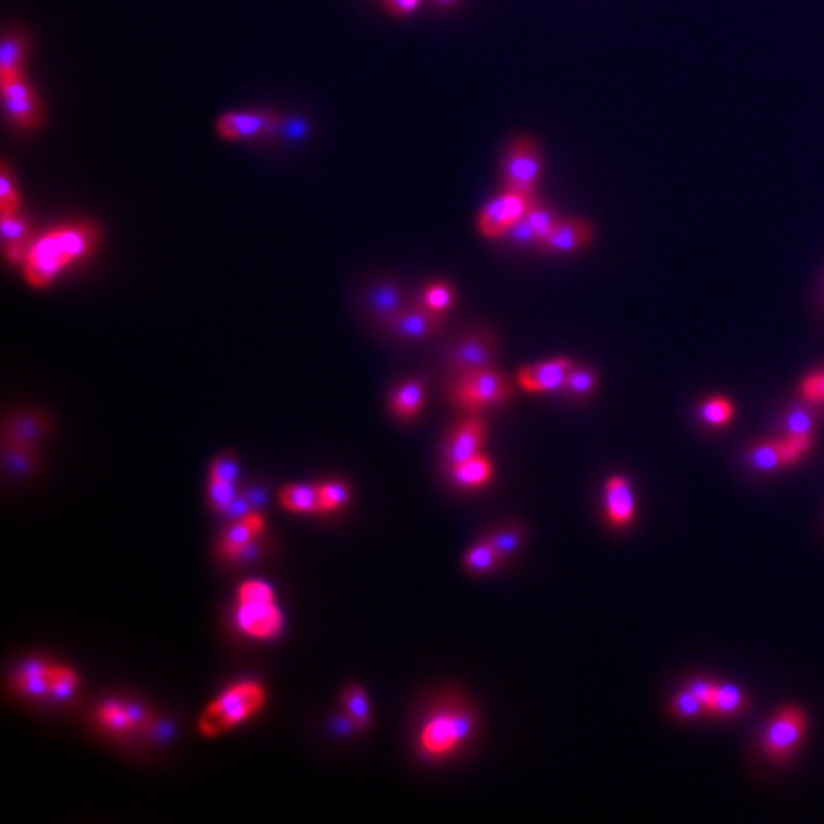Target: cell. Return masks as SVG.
<instances>
[{
  "instance_id": "13",
  "label": "cell",
  "mask_w": 824,
  "mask_h": 824,
  "mask_svg": "<svg viewBox=\"0 0 824 824\" xmlns=\"http://www.w3.org/2000/svg\"><path fill=\"white\" fill-rule=\"evenodd\" d=\"M571 369H573L571 359L557 357V359L542 361V363L521 369L517 372V382L525 392H556L565 386V380Z\"/></svg>"
},
{
  "instance_id": "1",
  "label": "cell",
  "mask_w": 824,
  "mask_h": 824,
  "mask_svg": "<svg viewBox=\"0 0 824 824\" xmlns=\"http://www.w3.org/2000/svg\"><path fill=\"white\" fill-rule=\"evenodd\" d=\"M102 227L83 220L54 227L33 239L21 271L33 289H48L63 271L90 258L102 245Z\"/></svg>"
},
{
  "instance_id": "18",
  "label": "cell",
  "mask_w": 824,
  "mask_h": 824,
  "mask_svg": "<svg viewBox=\"0 0 824 824\" xmlns=\"http://www.w3.org/2000/svg\"><path fill=\"white\" fill-rule=\"evenodd\" d=\"M592 241V227L588 226L584 220L577 218H567V220H557L556 227L552 233L546 237V241L540 248L556 254L573 252L578 248H584Z\"/></svg>"
},
{
  "instance_id": "11",
  "label": "cell",
  "mask_w": 824,
  "mask_h": 824,
  "mask_svg": "<svg viewBox=\"0 0 824 824\" xmlns=\"http://www.w3.org/2000/svg\"><path fill=\"white\" fill-rule=\"evenodd\" d=\"M279 123L271 111H231L216 121V132L226 142H243L269 136Z\"/></svg>"
},
{
  "instance_id": "39",
  "label": "cell",
  "mask_w": 824,
  "mask_h": 824,
  "mask_svg": "<svg viewBox=\"0 0 824 824\" xmlns=\"http://www.w3.org/2000/svg\"><path fill=\"white\" fill-rule=\"evenodd\" d=\"M670 710L674 716L683 718V720H695V718H701L702 714H708L704 704L689 689H685L672 701Z\"/></svg>"
},
{
  "instance_id": "48",
  "label": "cell",
  "mask_w": 824,
  "mask_h": 824,
  "mask_svg": "<svg viewBox=\"0 0 824 824\" xmlns=\"http://www.w3.org/2000/svg\"><path fill=\"white\" fill-rule=\"evenodd\" d=\"M384 2L393 16H409L420 4V0H384Z\"/></svg>"
},
{
  "instance_id": "19",
  "label": "cell",
  "mask_w": 824,
  "mask_h": 824,
  "mask_svg": "<svg viewBox=\"0 0 824 824\" xmlns=\"http://www.w3.org/2000/svg\"><path fill=\"white\" fill-rule=\"evenodd\" d=\"M50 666L42 660H29L18 668L14 676V689L21 697L41 699L50 695Z\"/></svg>"
},
{
  "instance_id": "4",
  "label": "cell",
  "mask_w": 824,
  "mask_h": 824,
  "mask_svg": "<svg viewBox=\"0 0 824 824\" xmlns=\"http://www.w3.org/2000/svg\"><path fill=\"white\" fill-rule=\"evenodd\" d=\"M510 382L500 372L487 367L456 376L453 399L464 411L479 412L487 407L502 405L510 399Z\"/></svg>"
},
{
  "instance_id": "22",
  "label": "cell",
  "mask_w": 824,
  "mask_h": 824,
  "mask_svg": "<svg viewBox=\"0 0 824 824\" xmlns=\"http://www.w3.org/2000/svg\"><path fill=\"white\" fill-rule=\"evenodd\" d=\"M451 477L460 487L479 489L493 479V464L489 458L477 454L474 458L466 460L464 464L451 468Z\"/></svg>"
},
{
  "instance_id": "12",
  "label": "cell",
  "mask_w": 824,
  "mask_h": 824,
  "mask_svg": "<svg viewBox=\"0 0 824 824\" xmlns=\"http://www.w3.org/2000/svg\"><path fill=\"white\" fill-rule=\"evenodd\" d=\"M395 338L403 340H424L430 338L443 327V315L426 308L424 304L405 306L390 321L382 325Z\"/></svg>"
},
{
  "instance_id": "35",
  "label": "cell",
  "mask_w": 824,
  "mask_h": 824,
  "mask_svg": "<svg viewBox=\"0 0 824 824\" xmlns=\"http://www.w3.org/2000/svg\"><path fill=\"white\" fill-rule=\"evenodd\" d=\"M525 218H527V222L533 227L536 239H538V247H540V245L546 241V237L552 233V229L556 227L557 218L554 216V212H552L550 208H546V206L538 205L535 201V203L531 205V208L527 210Z\"/></svg>"
},
{
  "instance_id": "16",
  "label": "cell",
  "mask_w": 824,
  "mask_h": 824,
  "mask_svg": "<svg viewBox=\"0 0 824 824\" xmlns=\"http://www.w3.org/2000/svg\"><path fill=\"white\" fill-rule=\"evenodd\" d=\"M485 439V426L481 420H466L464 424H460L454 430L449 443H447V451H445V460L449 464V468L460 466L466 460L474 458L479 454V447Z\"/></svg>"
},
{
  "instance_id": "34",
  "label": "cell",
  "mask_w": 824,
  "mask_h": 824,
  "mask_svg": "<svg viewBox=\"0 0 824 824\" xmlns=\"http://www.w3.org/2000/svg\"><path fill=\"white\" fill-rule=\"evenodd\" d=\"M454 302V290L449 283L443 281H435L432 285H428L424 292H422V302L426 308L432 309L435 313H445L447 309H451Z\"/></svg>"
},
{
  "instance_id": "25",
  "label": "cell",
  "mask_w": 824,
  "mask_h": 824,
  "mask_svg": "<svg viewBox=\"0 0 824 824\" xmlns=\"http://www.w3.org/2000/svg\"><path fill=\"white\" fill-rule=\"evenodd\" d=\"M2 458H4L6 470L14 474H29L35 468L37 453H35V447H27V445L2 439Z\"/></svg>"
},
{
  "instance_id": "10",
  "label": "cell",
  "mask_w": 824,
  "mask_h": 824,
  "mask_svg": "<svg viewBox=\"0 0 824 824\" xmlns=\"http://www.w3.org/2000/svg\"><path fill=\"white\" fill-rule=\"evenodd\" d=\"M495 336L487 330H474L460 336L449 350V367L454 376L493 367Z\"/></svg>"
},
{
  "instance_id": "31",
  "label": "cell",
  "mask_w": 824,
  "mask_h": 824,
  "mask_svg": "<svg viewBox=\"0 0 824 824\" xmlns=\"http://www.w3.org/2000/svg\"><path fill=\"white\" fill-rule=\"evenodd\" d=\"M20 212V193L16 176L8 163H2L0 168V214Z\"/></svg>"
},
{
  "instance_id": "46",
  "label": "cell",
  "mask_w": 824,
  "mask_h": 824,
  "mask_svg": "<svg viewBox=\"0 0 824 824\" xmlns=\"http://www.w3.org/2000/svg\"><path fill=\"white\" fill-rule=\"evenodd\" d=\"M514 243L517 245H538V239H536L535 231H533V227L531 224L527 222V218L523 216L517 224H515L508 233H506Z\"/></svg>"
},
{
  "instance_id": "29",
  "label": "cell",
  "mask_w": 824,
  "mask_h": 824,
  "mask_svg": "<svg viewBox=\"0 0 824 824\" xmlns=\"http://www.w3.org/2000/svg\"><path fill=\"white\" fill-rule=\"evenodd\" d=\"M498 561H502V559L496 554V550L491 546L489 540H485V542L474 546V548L466 554V557H464L466 569L472 571V573H477V575H483V573L493 571L496 565H498Z\"/></svg>"
},
{
  "instance_id": "9",
  "label": "cell",
  "mask_w": 824,
  "mask_h": 824,
  "mask_svg": "<svg viewBox=\"0 0 824 824\" xmlns=\"http://www.w3.org/2000/svg\"><path fill=\"white\" fill-rule=\"evenodd\" d=\"M237 626L254 639H275L283 626V613L275 603V594L273 596H264V598H247L237 599Z\"/></svg>"
},
{
  "instance_id": "30",
  "label": "cell",
  "mask_w": 824,
  "mask_h": 824,
  "mask_svg": "<svg viewBox=\"0 0 824 824\" xmlns=\"http://www.w3.org/2000/svg\"><path fill=\"white\" fill-rule=\"evenodd\" d=\"M746 708V699L737 685H718L714 714L716 716H737Z\"/></svg>"
},
{
  "instance_id": "40",
  "label": "cell",
  "mask_w": 824,
  "mask_h": 824,
  "mask_svg": "<svg viewBox=\"0 0 824 824\" xmlns=\"http://www.w3.org/2000/svg\"><path fill=\"white\" fill-rule=\"evenodd\" d=\"M815 420L813 414L805 409H792L786 414V430L788 435H798V437H813Z\"/></svg>"
},
{
  "instance_id": "17",
  "label": "cell",
  "mask_w": 824,
  "mask_h": 824,
  "mask_svg": "<svg viewBox=\"0 0 824 824\" xmlns=\"http://www.w3.org/2000/svg\"><path fill=\"white\" fill-rule=\"evenodd\" d=\"M407 306L405 292L399 283L392 279H384L374 283L367 292V311L374 321L386 323L393 315H397L401 309Z\"/></svg>"
},
{
  "instance_id": "38",
  "label": "cell",
  "mask_w": 824,
  "mask_h": 824,
  "mask_svg": "<svg viewBox=\"0 0 824 824\" xmlns=\"http://www.w3.org/2000/svg\"><path fill=\"white\" fill-rule=\"evenodd\" d=\"M596 382H598V376H596V372L592 371V369H586V367L575 369V367H573L571 372H569V376H567V380H565L563 390L571 393V395L584 397V395L592 393V390L596 388Z\"/></svg>"
},
{
  "instance_id": "20",
  "label": "cell",
  "mask_w": 824,
  "mask_h": 824,
  "mask_svg": "<svg viewBox=\"0 0 824 824\" xmlns=\"http://www.w3.org/2000/svg\"><path fill=\"white\" fill-rule=\"evenodd\" d=\"M29 46L20 33H6L0 44V81L25 77Z\"/></svg>"
},
{
  "instance_id": "32",
  "label": "cell",
  "mask_w": 824,
  "mask_h": 824,
  "mask_svg": "<svg viewBox=\"0 0 824 824\" xmlns=\"http://www.w3.org/2000/svg\"><path fill=\"white\" fill-rule=\"evenodd\" d=\"M0 233H2L4 243L33 239L31 237V224L21 212L0 214Z\"/></svg>"
},
{
  "instance_id": "14",
  "label": "cell",
  "mask_w": 824,
  "mask_h": 824,
  "mask_svg": "<svg viewBox=\"0 0 824 824\" xmlns=\"http://www.w3.org/2000/svg\"><path fill=\"white\" fill-rule=\"evenodd\" d=\"M50 430V422L42 412H14L4 418L2 439L35 447L46 437Z\"/></svg>"
},
{
  "instance_id": "47",
  "label": "cell",
  "mask_w": 824,
  "mask_h": 824,
  "mask_svg": "<svg viewBox=\"0 0 824 824\" xmlns=\"http://www.w3.org/2000/svg\"><path fill=\"white\" fill-rule=\"evenodd\" d=\"M31 243H33V239H29V241L4 243V256H6L8 264H12V266H23V262L27 260V254H29V250H31Z\"/></svg>"
},
{
  "instance_id": "5",
  "label": "cell",
  "mask_w": 824,
  "mask_h": 824,
  "mask_svg": "<svg viewBox=\"0 0 824 824\" xmlns=\"http://www.w3.org/2000/svg\"><path fill=\"white\" fill-rule=\"evenodd\" d=\"M542 168L540 149L529 138H517L508 147L502 161V180L510 191L535 197L536 182Z\"/></svg>"
},
{
  "instance_id": "45",
  "label": "cell",
  "mask_w": 824,
  "mask_h": 824,
  "mask_svg": "<svg viewBox=\"0 0 824 824\" xmlns=\"http://www.w3.org/2000/svg\"><path fill=\"white\" fill-rule=\"evenodd\" d=\"M800 390L809 403H824V371L809 374Z\"/></svg>"
},
{
  "instance_id": "37",
  "label": "cell",
  "mask_w": 824,
  "mask_h": 824,
  "mask_svg": "<svg viewBox=\"0 0 824 824\" xmlns=\"http://www.w3.org/2000/svg\"><path fill=\"white\" fill-rule=\"evenodd\" d=\"M701 418L710 426H725L733 418V403L725 397H712L702 405Z\"/></svg>"
},
{
  "instance_id": "8",
  "label": "cell",
  "mask_w": 824,
  "mask_h": 824,
  "mask_svg": "<svg viewBox=\"0 0 824 824\" xmlns=\"http://www.w3.org/2000/svg\"><path fill=\"white\" fill-rule=\"evenodd\" d=\"M2 88V103H4V113L8 121L14 124L18 130L31 132L37 130L44 123V109L41 100L33 86L21 79L12 81H0Z\"/></svg>"
},
{
  "instance_id": "49",
  "label": "cell",
  "mask_w": 824,
  "mask_h": 824,
  "mask_svg": "<svg viewBox=\"0 0 824 824\" xmlns=\"http://www.w3.org/2000/svg\"><path fill=\"white\" fill-rule=\"evenodd\" d=\"M433 2L441 8H451V6H456L460 0H433Z\"/></svg>"
},
{
  "instance_id": "3",
  "label": "cell",
  "mask_w": 824,
  "mask_h": 824,
  "mask_svg": "<svg viewBox=\"0 0 824 824\" xmlns=\"http://www.w3.org/2000/svg\"><path fill=\"white\" fill-rule=\"evenodd\" d=\"M475 731V716L466 708H443L426 721L420 733V750L428 758H445Z\"/></svg>"
},
{
  "instance_id": "7",
  "label": "cell",
  "mask_w": 824,
  "mask_h": 824,
  "mask_svg": "<svg viewBox=\"0 0 824 824\" xmlns=\"http://www.w3.org/2000/svg\"><path fill=\"white\" fill-rule=\"evenodd\" d=\"M533 203L535 197L504 189L481 210L477 220L481 233L491 239L506 235L527 214Z\"/></svg>"
},
{
  "instance_id": "26",
  "label": "cell",
  "mask_w": 824,
  "mask_h": 824,
  "mask_svg": "<svg viewBox=\"0 0 824 824\" xmlns=\"http://www.w3.org/2000/svg\"><path fill=\"white\" fill-rule=\"evenodd\" d=\"M317 489V514H334L348 502V489L340 481H327L315 485Z\"/></svg>"
},
{
  "instance_id": "15",
  "label": "cell",
  "mask_w": 824,
  "mask_h": 824,
  "mask_svg": "<svg viewBox=\"0 0 824 824\" xmlns=\"http://www.w3.org/2000/svg\"><path fill=\"white\" fill-rule=\"evenodd\" d=\"M605 512L607 519L615 529H624L634 521L636 515V500L630 483L615 475L605 485Z\"/></svg>"
},
{
  "instance_id": "41",
  "label": "cell",
  "mask_w": 824,
  "mask_h": 824,
  "mask_svg": "<svg viewBox=\"0 0 824 824\" xmlns=\"http://www.w3.org/2000/svg\"><path fill=\"white\" fill-rule=\"evenodd\" d=\"M487 540L491 542V546L495 548L496 554L500 556V559H506V557L512 556V554H515V552L519 550V546H521V533L515 531V529H506V531L493 533Z\"/></svg>"
},
{
  "instance_id": "24",
  "label": "cell",
  "mask_w": 824,
  "mask_h": 824,
  "mask_svg": "<svg viewBox=\"0 0 824 824\" xmlns=\"http://www.w3.org/2000/svg\"><path fill=\"white\" fill-rule=\"evenodd\" d=\"M344 708H346V718L350 720L355 729H367L371 723V706L365 691L359 685H350L344 691Z\"/></svg>"
},
{
  "instance_id": "6",
  "label": "cell",
  "mask_w": 824,
  "mask_h": 824,
  "mask_svg": "<svg viewBox=\"0 0 824 824\" xmlns=\"http://www.w3.org/2000/svg\"><path fill=\"white\" fill-rule=\"evenodd\" d=\"M807 718L796 706H786L767 723L762 735L765 756L773 762H786L794 756L804 739Z\"/></svg>"
},
{
  "instance_id": "27",
  "label": "cell",
  "mask_w": 824,
  "mask_h": 824,
  "mask_svg": "<svg viewBox=\"0 0 824 824\" xmlns=\"http://www.w3.org/2000/svg\"><path fill=\"white\" fill-rule=\"evenodd\" d=\"M98 721L111 733H126L130 729H134L128 704L105 702L98 710Z\"/></svg>"
},
{
  "instance_id": "21",
  "label": "cell",
  "mask_w": 824,
  "mask_h": 824,
  "mask_svg": "<svg viewBox=\"0 0 824 824\" xmlns=\"http://www.w3.org/2000/svg\"><path fill=\"white\" fill-rule=\"evenodd\" d=\"M424 397H426V384L422 380H407L403 382L399 388H395L390 399V409H392L393 416L399 420H414L424 405Z\"/></svg>"
},
{
  "instance_id": "2",
  "label": "cell",
  "mask_w": 824,
  "mask_h": 824,
  "mask_svg": "<svg viewBox=\"0 0 824 824\" xmlns=\"http://www.w3.org/2000/svg\"><path fill=\"white\" fill-rule=\"evenodd\" d=\"M266 704V691L256 681H241L226 689L216 701L210 702L199 720V731L205 737H220L243 721L252 718Z\"/></svg>"
},
{
  "instance_id": "23",
  "label": "cell",
  "mask_w": 824,
  "mask_h": 824,
  "mask_svg": "<svg viewBox=\"0 0 824 824\" xmlns=\"http://www.w3.org/2000/svg\"><path fill=\"white\" fill-rule=\"evenodd\" d=\"M279 502L294 514H317V489L313 485H287L279 495Z\"/></svg>"
},
{
  "instance_id": "42",
  "label": "cell",
  "mask_w": 824,
  "mask_h": 824,
  "mask_svg": "<svg viewBox=\"0 0 824 824\" xmlns=\"http://www.w3.org/2000/svg\"><path fill=\"white\" fill-rule=\"evenodd\" d=\"M781 443V454H783V464H794L802 454L809 451L813 437H798V435H788Z\"/></svg>"
},
{
  "instance_id": "44",
  "label": "cell",
  "mask_w": 824,
  "mask_h": 824,
  "mask_svg": "<svg viewBox=\"0 0 824 824\" xmlns=\"http://www.w3.org/2000/svg\"><path fill=\"white\" fill-rule=\"evenodd\" d=\"M687 689L704 704L708 714H714V702H716V693H718V685L712 681L693 680Z\"/></svg>"
},
{
  "instance_id": "43",
  "label": "cell",
  "mask_w": 824,
  "mask_h": 824,
  "mask_svg": "<svg viewBox=\"0 0 824 824\" xmlns=\"http://www.w3.org/2000/svg\"><path fill=\"white\" fill-rule=\"evenodd\" d=\"M237 474H239L237 460H235L231 454H222V456H216V458L212 460L208 479H220V481H231V483H235Z\"/></svg>"
},
{
  "instance_id": "28",
  "label": "cell",
  "mask_w": 824,
  "mask_h": 824,
  "mask_svg": "<svg viewBox=\"0 0 824 824\" xmlns=\"http://www.w3.org/2000/svg\"><path fill=\"white\" fill-rule=\"evenodd\" d=\"M750 464L760 472H773L777 468H783L781 443L779 441H763L760 445L752 447Z\"/></svg>"
},
{
  "instance_id": "36",
  "label": "cell",
  "mask_w": 824,
  "mask_h": 824,
  "mask_svg": "<svg viewBox=\"0 0 824 824\" xmlns=\"http://www.w3.org/2000/svg\"><path fill=\"white\" fill-rule=\"evenodd\" d=\"M208 500H210V504L216 512L227 514L231 504L237 500L235 483L220 481V479H208Z\"/></svg>"
},
{
  "instance_id": "33",
  "label": "cell",
  "mask_w": 824,
  "mask_h": 824,
  "mask_svg": "<svg viewBox=\"0 0 824 824\" xmlns=\"http://www.w3.org/2000/svg\"><path fill=\"white\" fill-rule=\"evenodd\" d=\"M77 685H79L77 674L71 668L56 666V664L50 666V697L65 701L67 697H71Z\"/></svg>"
}]
</instances>
